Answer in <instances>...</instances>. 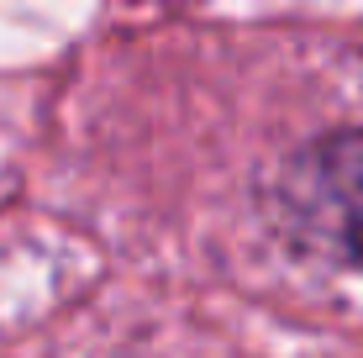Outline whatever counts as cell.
Here are the masks:
<instances>
[{"mask_svg":"<svg viewBox=\"0 0 363 358\" xmlns=\"http://www.w3.org/2000/svg\"><path fill=\"white\" fill-rule=\"evenodd\" d=\"M269 216L290 248L337 269H363V127L295 147L269 184Z\"/></svg>","mask_w":363,"mask_h":358,"instance_id":"obj_1","label":"cell"}]
</instances>
